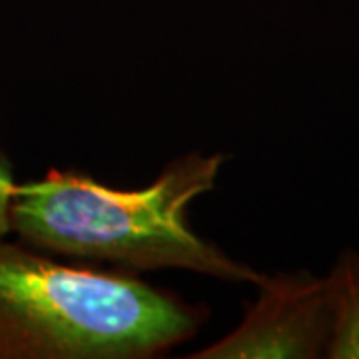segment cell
Masks as SVG:
<instances>
[{
    "mask_svg": "<svg viewBox=\"0 0 359 359\" xmlns=\"http://www.w3.org/2000/svg\"><path fill=\"white\" fill-rule=\"evenodd\" d=\"M222 164V154L190 152L142 190L108 188L78 170H50L42 180L16 184L11 233L44 254L259 283L264 273L200 238L188 219L194 200L214 190Z\"/></svg>",
    "mask_w": 359,
    "mask_h": 359,
    "instance_id": "obj_1",
    "label": "cell"
},
{
    "mask_svg": "<svg viewBox=\"0 0 359 359\" xmlns=\"http://www.w3.org/2000/svg\"><path fill=\"white\" fill-rule=\"evenodd\" d=\"M204 320V308L132 276L66 266L0 236V359L156 358Z\"/></svg>",
    "mask_w": 359,
    "mask_h": 359,
    "instance_id": "obj_2",
    "label": "cell"
},
{
    "mask_svg": "<svg viewBox=\"0 0 359 359\" xmlns=\"http://www.w3.org/2000/svg\"><path fill=\"white\" fill-rule=\"evenodd\" d=\"M244 321L192 359L325 358L332 334V302L325 278L309 271L264 276Z\"/></svg>",
    "mask_w": 359,
    "mask_h": 359,
    "instance_id": "obj_3",
    "label": "cell"
},
{
    "mask_svg": "<svg viewBox=\"0 0 359 359\" xmlns=\"http://www.w3.org/2000/svg\"><path fill=\"white\" fill-rule=\"evenodd\" d=\"M325 282L332 302L325 358L359 359V252L344 250Z\"/></svg>",
    "mask_w": 359,
    "mask_h": 359,
    "instance_id": "obj_4",
    "label": "cell"
},
{
    "mask_svg": "<svg viewBox=\"0 0 359 359\" xmlns=\"http://www.w3.org/2000/svg\"><path fill=\"white\" fill-rule=\"evenodd\" d=\"M16 190L13 168L8 158L0 152V236H11V202Z\"/></svg>",
    "mask_w": 359,
    "mask_h": 359,
    "instance_id": "obj_5",
    "label": "cell"
}]
</instances>
